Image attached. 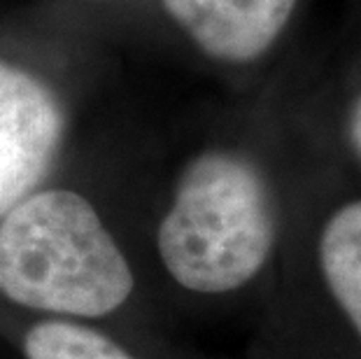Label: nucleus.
I'll return each mask as SVG.
<instances>
[{
    "label": "nucleus",
    "mask_w": 361,
    "mask_h": 359,
    "mask_svg": "<svg viewBox=\"0 0 361 359\" xmlns=\"http://www.w3.org/2000/svg\"><path fill=\"white\" fill-rule=\"evenodd\" d=\"M128 259L96 208L71 189H42L0 217V294L21 308L94 320L133 294Z\"/></svg>",
    "instance_id": "obj_1"
},
{
    "label": "nucleus",
    "mask_w": 361,
    "mask_h": 359,
    "mask_svg": "<svg viewBox=\"0 0 361 359\" xmlns=\"http://www.w3.org/2000/svg\"><path fill=\"white\" fill-rule=\"evenodd\" d=\"M275 243V210L264 175L233 152H205L187 168L157 250L180 287L228 294L264 269Z\"/></svg>",
    "instance_id": "obj_2"
},
{
    "label": "nucleus",
    "mask_w": 361,
    "mask_h": 359,
    "mask_svg": "<svg viewBox=\"0 0 361 359\" xmlns=\"http://www.w3.org/2000/svg\"><path fill=\"white\" fill-rule=\"evenodd\" d=\"M63 110L44 84L0 61V217L49 175L63 140Z\"/></svg>",
    "instance_id": "obj_3"
},
{
    "label": "nucleus",
    "mask_w": 361,
    "mask_h": 359,
    "mask_svg": "<svg viewBox=\"0 0 361 359\" xmlns=\"http://www.w3.org/2000/svg\"><path fill=\"white\" fill-rule=\"evenodd\" d=\"M164 7L207 56L247 63L282 33L296 0H164Z\"/></svg>",
    "instance_id": "obj_4"
},
{
    "label": "nucleus",
    "mask_w": 361,
    "mask_h": 359,
    "mask_svg": "<svg viewBox=\"0 0 361 359\" xmlns=\"http://www.w3.org/2000/svg\"><path fill=\"white\" fill-rule=\"evenodd\" d=\"M322 276L361 336V198L338 208L319 236Z\"/></svg>",
    "instance_id": "obj_5"
},
{
    "label": "nucleus",
    "mask_w": 361,
    "mask_h": 359,
    "mask_svg": "<svg viewBox=\"0 0 361 359\" xmlns=\"http://www.w3.org/2000/svg\"><path fill=\"white\" fill-rule=\"evenodd\" d=\"M26 359H135L110 336L71 320H44L24 336Z\"/></svg>",
    "instance_id": "obj_6"
},
{
    "label": "nucleus",
    "mask_w": 361,
    "mask_h": 359,
    "mask_svg": "<svg viewBox=\"0 0 361 359\" xmlns=\"http://www.w3.org/2000/svg\"><path fill=\"white\" fill-rule=\"evenodd\" d=\"M350 140L355 145L357 154L361 157V94L352 105V112H350Z\"/></svg>",
    "instance_id": "obj_7"
}]
</instances>
